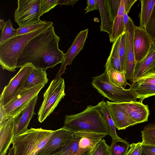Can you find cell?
Returning a JSON list of instances; mask_svg holds the SVG:
<instances>
[{"instance_id": "obj_1", "label": "cell", "mask_w": 155, "mask_h": 155, "mask_svg": "<svg viewBox=\"0 0 155 155\" xmlns=\"http://www.w3.org/2000/svg\"><path fill=\"white\" fill-rule=\"evenodd\" d=\"M60 40L51 25L28 43L18 59L17 68L30 64L35 68L46 70L62 64L65 54L59 48Z\"/></svg>"}, {"instance_id": "obj_2", "label": "cell", "mask_w": 155, "mask_h": 155, "mask_svg": "<svg viewBox=\"0 0 155 155\" xmlns=\"http://www.w3.org/2000/svg\"><path fill=\"white\" fill-rule=\"evenodd\" d=\"M64 126L74 133L86 131L109 134L108 124L97 105H88L81 113L66 115Z\"/></svg>"}, {"instance_id": "obj_3", "label": "cell", "mask_w": 155, "mask_h": 155, "mask_svg": "<svg viewBox=\"0 0 155 155\" xmlns=\"http://www.w3.org/2000/svg\"><path fill=\"white\" fill-rule=\"evenodd\" d=\"M53 23L47 21L42 27L28 33L17 35L0 45V64L3 70L15 72L18 59L25 48L33 38L53 25Z\"/></svg>"}, {"instance_id": "obj_4", "label": "cell", "mask_w": 155, "mask_h": 155, "mask_svg": "<svg viewBox=\"0 0 155 155\" xmlns=\"http://www.w3.org/2000/svg\"><path fill=\"white\" fill-rule=\"evenodd\" d=\"M54 130L31 128L13 140V155H35L45 144Z\"/></svg>"}, {"instance_id": "obj_5", "label": "cell", "mask_w": 155, "mask_h": 155, "mask_svg": "<svg viewBox=\"0 0 155 155\" xmlns=\"http://www.w3.org/2000/svg\"><path fill=\"white\" fill-rule=\"evenodd\" d=\"M93 87L102 96L115 103L137 101V98L130 88L125 89L123 87L111 83L107 73L93 78L91 82Z\"/></svg>"}, {"instance_id": "obj_6", "label": "cell", "mask_w": 155, "mask_h": 155, "mask_svg": "<svg viewBox=\"0 0 155 155\" xmlns=\"http://www.w3.org/2000/svg\"><path fill=\"white\" fill-rule=\"evenodd\" d=\"M64 79L54 78L43 94V100L38 112V119L42 122L54 111L65 95Z\"/></svg>"}, {"instance_id": "obj_7", "label": "cell", "mask_w": 155, "mask_h": 155, "mask_svg": "<svg viewBox=\"0 0 155 155\" xmlns=\"http://www.w3.org/2000/svg\"><path fill=\"white\" fill-rule=\"evenodd\" d=\"M35 68L30 64L21 67L18 72L5 86L0 97V104L3 107L15 99L25 90V81Z\"/></svg>"}, {"instance_id": "obj_8", "label": "cell", "mask_w": 155, "mask_h": 155, "mask_svg": "<svg viewBox=\"0 0 155 155\" xmlns=\"http://www.w3.org/2000/svg\"><path fill=\"white\" fill-rule=\"evenodd\" d=\"M41 0H18L14 19L19 27L31 24L42 21L40 19Z\"/></svg>"}, {"instance_id": "obj_9", "label": "cell", "mask_w": 155, "mask_h": 155, "mask_svg": "<svg viewBox=\"0 0 155 155\" xmlns=\"http://www.w3.org/2000/svg\"><path fill=\"white\" fill-rule=\"evenodd\" d=\"M74 134L64 126L54 130L45 146L35 155H50L59 151L67 144Z\"/></svg>"}, {"instance_id": "obj_10", "label": "cell", "mask_w": 155, "mask_h": 155, "mask_svg": "<svg viewBox=\"0 0 155 155\" xmlns=\"http://www.w3.org/2000/svg\"><path fill=\"white\" fill-rule=\"evenodd\" d=\"M39 84L26 89L15 99L3 106L7 117H13L22 110L44 86Z\"/></svg>"}, {"instance_id": "obj_11", "label": "cell", "mask_w": 155, "mask_h": 155, "mask_svg": "<svg viewBox=\"0 0 155 155\" xmlns=\"http://www.w3.org/2000/svg\"><path fill=\"white\" fill-rule=\"evenodd\" d=\"M38 95L32 98L22 110L14 117L15 126L13 140L28 130V127L30 121L35 114L34 108L37 102Z\"/></svg>"}, {"instance_id": "obj_12", "label": "cell", "mask_w": 155, "mask_h": 155, "mask_svg": "<svg viewBox=\"0 0 155 155\" xmlns=\"http://www.w3.org/2000/svg\"><path fill=\"white\" fill-rule=\"evenodd\" d=\"M133 43L136 63L146 56L151 48L152 42L145 29L135 25Z\"/></svg>"}, {"instance_id": "obj_13", "label": "cell", "mask_w": 155, "mask_h": 155, "mask_svg": "<svg viewBox=\"0 0 155 155\" xmlns=\"http://www.w3.org/2000/svg\"><path fill=\"white\" fill-rule=\"evenodd\" d=\"M88 29L82 30L76 35L71 46L65 54V58L61 64L60 68L57 73L55 78L58 79L61 75L64 73L67 65H70L80 51L83 49L85 42L87 38Z\"/></svg>"}, {"instance_id": "obj_14", "label": "cell", "mask_w": 155, "mask_h": 155, "mask_svg": "<svg viewBox=\"0 0 155 155\" xmlns=\"http://www.w3.org/2000/svg\"><path fill=\"white\" fill-rule=\"evenodd\" d=\"M106 102L115 126L118 130H124L137 124L120 103L108 101Z\"/></svg>"}, {"instance_id": "obj_15", "label": "cell", "mask_w": 155, "mask_h": 155, "mask_svg": "<svg viewBox=\"0 0 155 155\" xmlns=\"http://www.w3.org/2000/svg\"><path fill=\"white\" fill-rule=\"evenodd\" d=\"M135 25L133 21L130 17L125 30L127 35L128 49L127 62L125 74L126 80L133 82L136 63L133 43Z\"/></svg>"}, {"instance_id": "obj_16", "label": "cell", "mask_w": 155, "mask_h": 155, "mask_svg": "<svg viewBox=\"0 0 155 155\" xmlns=\"http://www.w3.org/2000/svg\"><path fill=\"white\" fill-rule=\"evenodd\" d=\"M14 117H7L0 122V155H6L13 140Z\"/></svg>"}, {"instance_id": "obj_17", "label": "cell", "mask_w": 155, "mask_h": 155, "mask_svg": "<svg viewBox=\"0 0 155 155\" xmlns=\"http://www.w3.org/2000/svg\"><path fill=\"white\" fill-rule=\"evenodd\" d=\"M119 103L137 124L148 121L150 112L147 105L144 104L140 101Z\"/></svg>"}, {"instance_id": "obj_18", "label": "cell", "mask_w": 155, "mask_h": 155, "mask_svg": "<svg viewBox=\"0 0 155 155\" xmlns=\"http://www.w3.org/2000/svg\"><path fill=\"white\" fill-rule=\"evenodd\" d=\"M155 70V45L153 44L146 56L136 63L133 83L146 73Z\"/></svg>"}, {"instance_id": "obj_19", "label": "cell", "mask_w": 155, "mask_h": 155, "mask_svg": "<svg viewBox=\"0 0 155 155\" xmlns=\"http://www.w3.org/2000/svg\"><path fill=\"white\" fill-rule=\"evenodd\" d=\"M101 16L100 31L111 34L114 23L109 8L107 0H96Z\"/></svg>"}, {"instance_id": "obj_20", "label": "cell", "mask_w": 155, "mask_h": 155, "mask_svg": "<svg viewBox=\"0 0 155 155\" xmlns=\"http://www.w3.org/2000/svg\"><path fill=\"white\" fill-rule=\"evenodd\" d=\"M130 88L137 99L143 102L145 98L155 95V84L136 81L133 83Z\"/></svg>"}, {"instance_id": "obj_21", "label": "cell", "mask_w": 155, "mask_h": 155, "mask_svg": "<svg viewBox=\"0 0 155 155\" xmlns=\"http://www.w3.org/2000/svg\"><path fill=\"white\" fill-rule=\"evenodd\" d=\"M127 1V0H120L119 11L114 21L111 34L109 35L111 42H114L124 32L123 16Z\"/></svg>"}, {"instance_id": "obj_22", "label": "cell", "mask_w": 155, "mask_h": 155, "mask_svg": "<svg viewBox=\"0 0 155 155\" xmlns=\"http://www.w3.org/2000/svg\"><path fill=\"white\" fill-rule=\"evenodd\" d=\"M120 36L117 38L112 45L109 56L105 65V71L107 73L111 69L121 71L119 49Z\"/></svg>"}, {"instance_id": "obj_23", "label": "cell", "mask_w": 155, "mask_h": 155, "mask_svg": "<svg viewBox=\"0 0 155 155\" xmlns=\"http://www.w3.org/2000/svg\"><path fill=\"white\" fill-rule=\"evenodd\" d=\"M47 75L46 70L34 68L25 81V88L30 89L41 84L45 85L48 81Z\"/></svg>"}, {"instance_id": "obj_24", "label": "cell", "mask_w": 155, "mask_h": 155, "mask_svg": "<svg viewBox=\"0 0 155 155\" xmlns=\"http://www.w3.org/2000/svg\"><path fill=\"white\" fill-rule=\"evenodd\" d=\"M140 1L141 9L138 16L140 18L139 27L145 29L155 5V0H141Z\"/></svg>"}, {"instance_id": "obj_25", "label": "cell", "mask_w": 155, "mask_h": 155, "mask_svg": "<svg viewBox=\"0 0 155 155\" xmlns=\"http://www.w3.org/2000/svg\"><path fill=\"white\" fill-rule=\"evenodd\" d=\"M97 105L100 110L102 115L108 124L109 129V135L112 140L121 139L116 132V127L108 108L107 102L103 100L99 102Z\"/></svg>"}, {"instance_id": "obj_26", "label": "cell", "mask_w": 155, "mask_h": 155, "mask_svg": "<svg viewBox=\"0 0 155 155\" xmlns=\"http://www.w3.org/2000/svg\"><path fill=\"white\" fill-rule=\"evenodd\" d=\"M79 137V131L74 132L73 137L67 144L57 152L61 155H79L78 145Z\"/></svg>"}, {"instance_id": "obj_27", "label": "cell", "mask_w": 155, "mask_h": 155, "mask_svg": "<svg viewBox=\"0 0 155 155\" xmlns=\"http://www.w3.org/2000/svg\"><path fill=\"white\" fill-rule=\"evenodd\" d=\"M127 35L126 31L120 35L119 53L121 71H125L127 58Z\"/></svg>"}, {"instance_id": "obj_28", "label": "cell", "mask_w": 155, "mask_h": 155, "mask_svg": "<svg viewBox=\"0 0 155 155\" xmlns=\"http://www.w3.org/2000/svg\"><path fill=\"white\" fill-rule=\"evenodd\" d=\"M130 147L129 143L122 138L112 140L109 147V155H126Z\"/></svg>"}, {"instance_id": "obj_29", "label": "cell", "mask_w": 155, "mask_h": 155, "mask_svg": "<svg viewBox=\"0 0 155 155\" xmlns=\"http://www.w3.org/2000/svg\"><path fill=\"white\" fill-rule=\"evenodd\" d=\"M141 132L143 145L155 146V124H148Z\"/></svg>"}, {"instance_id": "obj_30", "label": "cell", "mask_w": 155, "mask_h": 155, "mask_svg": "<svg viewBox=\"0 0 155 155\" xmlns=\"http://www.w3.org/2000/svg\"><path fill=\"white\" fill-rule=\"evenodd\" d=\"M110 82L113 84L120 87L130 85L128 84L124 72L119 71L114 69H111L107 72Z\"/></svg>"}, {"instance_id": "obj_31", "label": "cell", "mask_w": 155, "mask_h": 155, "mask_svg": "<svg viewBox=\"0 0 155 155\" xmlns=\"http://www.w3.org/2000/svg\"><path fill=\"white\" fill-rule=\"evenodd\" d=\"M17 30L13 28L12 23L9 19L5 22L4 28L1 32L0 45L9 39L17 35Z\"/></svg>"}, {"instance_id": "obj_32", "label": "cell", "mask_w": 155, "mask_h": 155, "mask_svg": "<svg viewBox=\"0 0 155 155\" xmlns=\"http://www.w3.org/2000/svg\"><path fill=\"white\" fill-rule=\"evenodd\" d=\"M46 20L24 26L19 27L17 29V35L28 33L34 31L43 27L46 23Z\"/></svg>"}, {"instance_id": "obj_33", "label": "cell", "mask_w": 155, "mask_h": 155, "mask_svg": "<svg viewBox=\"0 0 155 155\" xmlns=\"http://www.w3.org/2000/svg\"><path fill=\"white\" fill-rule=\"evenodd\" d=\"M145 30L151 38L153 44L155 45V5Z\"/></svg>"}, {"instance_id": "obj_34", "label": "cell", "mask_w": 155, "mask_h": 155, "mask_svg": "<svg viewBox=\"0 0 155 155\" xmlns=\"http://www.w3.org/2000/svg\"><path fill=\"white\" fill-rule=\"evenodd\" d=\"M109 147L103 138L94 149L91 155H109Z\"/></svg>"}, {"instance_id": "obj_35", "label": "cell", "mask_w": 155, "mask_h": 155, "mask_svg": "<svg viewBox=\"0 0 155 155\" xmlns=\"http://www.w3.org/2000/svg\"><path fill=\"white\" fill-rule=\"evenodd\" d=\"M59 0H41L40 4V14L42 16L49 12L58 4Z\"/></svg>"}, {"instance_id": "obj_36", "label": "cell", "mask_w": 155, "mask_h": 155, "mask_svg": "<svg viewBox=\"0 0 155 155\" xmlns=\"http://www.w3.org/2000/svg\"><path fill=\"white\" fill-rule=\"evenodd\" d=\"M143 145L142 142L132 143L126 155H140L142 152Z\"/></svg>"}, {"instance_id": "obj_37", "label": "cell", "mask_w": 155, "mask_h": 155, "mask_svg": "<svg viewBox=\"0 0 155 155\" xmlns=\"http://www.w3.org/2000/svg\"><path fill=\"white\" fill-rule=\"evenodd\" d=\"M121 0H107L109 8L112 18L114 20L118 13Z\"/></svg>"}, {"instance_id": "obj_38", "label": "cell", "mask_w": 155, "mask_h": 155, "mask_svg": "<svg viewBox=\"0 0 155 155\" xmlns=\"http://www.w3.org/2000/svg\"><path fill=\"white\" fill-rule=\"evenodd\" d=\"M136 81L139 82L148 83L155 84V70L144 74Z\"/></svg>"}, {"instance_id": "obj_39", "label": "cell", "mask_w": 155, "mask_h": 155, "mask_svg": "<svg viewBox=\"0 0 155 155\" xmlns=\"http://www.w3.org/2000/svg\"><path fill=\"white\" fill-rule=\"evenodd\" d=\"M87 6L84 9L86 11L85 14L98 9V5L96 0H87Z\"/></svg>"}, {"instance_id": "obj_40", "label": "cell", "mask_w": 155, "mask_h": 155, "mask_svg": "<svg viewBox=\"0 0 155 155\" xmlns=\"http://www.w3.org/2000/svg\"><path fill=\"white\" fill-rule=\"evenodd\" d=\"M143 151L150 155H155V146L144 145Z\"/></svg>"}, {"instance_id": "obj_41", "label": "cell", "mask_w": 155, "mask_h": 155, "mask_svg": "<svg viewBox=\"0 0 155 155\" xmlns=\"http://www.w3.org/2000/svg\"><path fill=\"white\" fill-rule=\"evenodd\" d=\"M78 1V0H59L58 5L61 6L66 5L73 6Z\"/></svg>"}, {"instance_id": "obj_42", "label": "cell", "mask_w": 155, "mask_h": 155, "mask_svg": "<svg viewBox=\"0 0 155 155\" xmlns=\"http://www.w3.org/2000/svg\"><path fill=\"white\" fill-rule=\"evenodd\" d=\"M128 13L125 11L123 16V22L124 31L126 30V27L130 18L128 15Z\"/></svg>"}, {"instance_id": "obj_43", "label": "cell", "mask_w": 155, "mask_h": 155, "mask_svg": "<svg viewBox=\"0 0 155 155\" xmlns=\"http://www.w3.org/2000/svg\"><path fill=\"white\" fill-rule=\"evenodd\" d=\"M7 118L3 107L0 104V122Z\"/></svg>"}, {"instance_id": "obj_44", "label": "cell", "mask_w": 155, "mask_h": 155, "mask_svg": "<svg viewBox=\"0 0 155 155\" xmlns=\"http://www.w3.org/2000/svg\"><path fill=\"white\" fill-rule=\"evenodd\" d=\"M5 25V22L3 19H0V30L1 32L3 29Z\"/></svg>"}, {"instance_id": "obj_45", "label": "cell", "mask_w": 155, "mask_h": 155, "mask_svg": "<svg viewBox=\"0 0 155 155\" xmlns=\"http://www.w3.org/2000/svg\"><path fill=\"white\" fill-rule=\"evenodd\" d=\"M50 155H61L60 153L58 152H56L54 153L51 154Z\"/></svg>"}, {"instance_id": "obj_46", "label": "cell", "mask_w": 155, "mask_h": 155, "mask_svg": "<svg viewBox=\"0 0 155 155\" xmlns=\"http://www.w3.org/2000/svg\"><path fill=\"white\" fill-rule=\"evenodd\" d=\"M140 155H150L148 154L145 153V152H144L143 151H142V152L141 153Z\"/></svg>"}, {"instance_id": "obj_47", "label": "cell", "mask_w": 155, "mask_h": 155, "mask_svg": "<svg viewBox=\"0 0 155 155\" xmlns=\"http://www.w3.org/2000/svg\"><path fill=\"white\" fill-rule=\"evenodd\" d=\"M80 155H86L85 154V153H83V154H82Z\"/></svg>"}]
</instances>
